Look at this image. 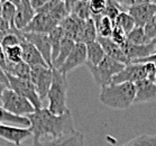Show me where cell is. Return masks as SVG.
<instances>
[{
    "mask_svg": "<svg viewBox=\"0 0 156 146\" xmlns=\"http://www.w3.org/2000/svg\"><path fill=\"white\" fill-rule=\"evenodd\" d=\"M26 117L30 123L29 129L32 130L33 142L41 141L42 137L57 138L75 130L70 110L62 115H54L47 108H42Z\"/></svg>",
    "mask_w": 156,
    "mask_h": 146,
    "instance_id": "cell-1",
    "label": "cell"
},
{
    "mask_svg": "<svg viewBox=\"0 0 156 146\" xmlns=\"http://www.w3.org/2000/svg\"><path fill=\"white\" fill-rule=\"evenodd\" d=\"M135 94L136 87L133 82L110 83L101 88L99 100L106 107L125 110L134 105Z\"/></svg>",
    "mask_w": 156,
    "mask_h": 146,
    "instance_id": "cell-2",
    "label": "cell"
},
{
    "mask_svg": "<svg viewBox=\"0 0 156 146\" xmlns=\"http://www.w3.org/2000/svg\"><path fill=\"white\" fill-rule=\"evenodd\" d=\"M69 90V81L66 74L53 69V80L46 94L48 99L47 109L54 115H62L69 110L66 106V96Z\"/></svg>",
    "mask_w": 156,
    "mask_h": 146,
    "instance_id": "cell-3",
    "label": "cell"
},
{
    "mask_svg": "<svg viewBox=\"0 0 156 146\" xmlns=\"http://www.w3.org/2000/svg\"><path fill=\"white\" fill-rule=\"evenodd\" d=\"M156 70V65L151 62L143 63H129L125 65V68L119 73L112 78L111 83H121V82H136L149 79L154 81V73Z\"/></svg>",
    "mask_w": 156,
    "mask_h": 146,
    "instance_id": "cell-4",
    "label": "cell"
},
{
    "mask_svg": "<svg viewBox=\"0 0 156 146\" xmlns=\"http://www.w3.org/2000/svg\"><path fill=\"white\" fill-rule=\"evenodd\" d=\"M90 70L93 80L97 84L102 88L111 83L112 78L125 68L124 63L105 56L97 65H87Z\"/></svg>",
    "mask_w": 156,
    "mask_h": 146,
    "instance_id": "cell-5",
    "label": "cell"
},
{
    "mask_svg": "<svg viewBox=\"0 0 156 146\" xmlns=\"http://www.w3.org/2000/svg\"><path fill=\"white\" fill-rule=\"evenodd\" d=\"M0 101L2 102V107L9 112L17 116H27L35 111V108L28 100L15 92L10 88H6L2 92Z\"/></svg>",
    "mask_w": 156,
    "mask_h": 146,
    "instance_id": "cell-6",
    "label": "cell"
},
{
    "mask_svg": "<svg viewBox=\"0 0 156 146\" xmlns=\"http://www.w3.org/2000/svg\"><path fill=\"white\" fill-rule=\"evenodd\" d=\"M6 74H7L8 79V88H10L11 90H14L15 92H17L21 97L26 98L34 106L35 110L42 109V99L39 98L38 93H37L35 87H34L30 80L16 78V77L9 74V73H6Z\"/></svg>",
    "mask_w": 156,
    "mask_h": 146,
    "instance_id": "cell-7",
    "label": "cell"
},
{
    "mask_svg": "<svg viewBox=\"0 0 156 146\" xmlns=\"http://www.w3.org/2000/svg\"><path fill=\"white\" fill-rule=\"evenodd\" d=\"M53 80V68L48 65H30V81L41 99H45Z\"/></svg>",
    "mask_w": 156,
    "mask_h": 146,
    "instance_id": "cell-8",
    "label": "cell"
},
{
    "mask_svg": "<svg viewBox=\"0 0 156 146\" xmlns=\"http://www.w3.org/2000/svg\"><path fill=\"white\" fill-rule=\"evenodd\" d=\"M21 35L29 43H32L34 46L42 54L43 59L45 60L46 64L52 68V46H51L48 34L45 33H33V32H21Z\"/></svg>",
    "mask_w": 156,
    "mask_h": 146,
    "instance_id": "cell-9",
    "label": "cell"
},
{
    "mask_svg": "<svg viewBox=\"0 0 156 146\" xmlns=\"http://www.w3.org/2000/svg\"><path fill=\"white\" fill-rule=\"evenodd\" d=\"M87 63V47L83 43H75L74 47L72 48L71 53L69 54L66 60L61 65L58 71L63 74H66L75 70L76 68H80Z\"/></svg>",
    "mask_w": 156,
    "mask_h": 146,
    "instance_id": "cell-10",
    "label": "cell"
},
{
    "mask_svg": "<svg viewBox=\"0 0 156 146\" xmlns=\"http://www.w3.org/2000/svg\"><path fill=\"white\" fill-rule=\"evenodd\" d=\"M120 47L121 50L124 51L129 63H133L135 61L145 59V57L155 53V41H152L147 44H142V45L129 43L126 41L122 45H120Z\"/></svg>",
    "mask_w": 156,
    "mask_h": 146,
    "instance_id": "cell-11",
    "label": "cell"
},
{
    "mask_svg": "<svg viewBox=\"0 0 156 146\" xmlns=\"http://www.w3.org/2000/svg\"><path fill=\"white\" fill-rule=\"evenodd\" d=\"M58 25V23L51 16L48 12H36L29 24L21 32H33V33H48Z\"/></svg>",
    "mask_w": 156,
    "mask_h": 146,
    "instance_id": "cell-12",
    "label": "cell"
},
{
    "mask_svg": "<svg viewBox=\"0 0 156 146\" xmlns=\"http://www.w3.org/2000/svg\"><path fill=\"white\" fill-rule=\"evenodd\" d=\"M84 145V136L78 130L63 135L57 138H51L48 141H37L33 142L32 146H83Z\"/></svg>",
    "mask_w": 156,
    "mask_h": 146,
    "instance_id": "cell-13",
    "label": "cell"
},
{
    "mask_svg": "<svg viewBox=\"0 0 156 146\" xmlns=\"http://www.w3.org/2000/svg\"><path fill=\"white\" fill-rule=\"evenodd\" d=\"M32 136V130L25 127H18L14 125L0 124V138L7 141L8 143L19 145L24 139Z\"/></svg>",
    "mask_w": 156,
    "mask_h": 146,
    "instance_id": "cell-14",
    "label": "cell"
},
{
    "mask_svg": "<svg viewBox=\"0 0 156 146\" xmlns=\"http://www.w3.org/2000/svg\"><path fill=\"white\" fill-rule=\"evenodd\" d=\"M35 15L36 11L30 5V0H20V4L16 6V14L14 17L15 28L23 30Z\"/></svg>",
    "mask_w": 156,
    "mask_h": 146,
    "instance_id": "cell-15",
    "label": "cell"
},
{
    "mask_svg": "<svg viewBox=\"0 0 156 146\" xmlns=\"http://www.w3.org/2000/svg\"><path fill=\"white\" fill-rule=\"evenodd\" d=\"M136 94L134 103L151 102L156 100V83L149 79L136 82Z\"/></svg>",
    "mask_w": 156,
    "mask_h": 146,
    "instance_id": "cell-16",
    "label": "cell"
},
{
    "mask_svg": "<svg viewBox=\"0 0 156 146\" xmlns=\"http://www.w3.org/2000/svg\"><path fill=\"white\" fill-rule=\"evenodd\" d=\"M128 12L134 18L137 26H144L149 19L156 14V5L139 4L135 5L128 9Z\"/></svg>",
    "mask_w": 156,
    "mask_h": 146,
    "instance_id": "cell-17",
    "label": "cell"
},
{
    "mask_svg": "<svg viewBox=\"0 0 156 146\" xmlns=\"http://www.w3.org/2000/svg\"><path fill=\"white\" fill-rule=\"evenodd\" d=\"M97 41L100 43V45L102 46L103 52H105V55L110 59H114V60L120 62V63H124L125 65L129 64V61L125 55L124 51L121 50L120 45H117L116 43H114L109 37H101V36H98Z\"/></svg>",
    "mask_w": 156,
    "mask_h": 146,
    "instance_id": "cell-18",
    "label": "cell"
},
{
    "mask_svg": "<svg viewBox=\"0 0 156 146\" xmlns=\"http://www.w3.org/2000/svg\"><path fill=\"white\" fill-rule=\"evenodd\" d=\"M19 37H20V46L23 48V61L28 65H47L45 60L43 59L42 54L39 53L38 50L32 43H29L27 39L23 37L20 30H19Z\"/></svg>",
    "mask_w": 156,
    "mask_h": 146,
    "instance_id": "cell-19",
    "label": "cell"
},
{
    "mask_svg": "<svg viewBox=\"0 0 156 146\" xmlns=\"http://www.w3.org/2000/svg\"><path fill=\"white\" fill-rule=\"evenodd\" d=\"M0 124L5 125H14L18 127H25L29 128L30 123L26 116H17L6 110L4 107H0Z\"/></svg>",
    "mask_w": 156,
    "mask_h": 146,
    "instance_id": "cell-20",
    "label": "cell"
},
{
    "mask_svg": "<svg viewBox=\"0 0 156 146\" xmlns=\"http://www.w3.org/2000/svg\"><path fill=\"white\" fill-rule=\"evenodd\" d=\"M85 47H87V63H85L87 65H97L106 56L102 46L98 41H93L85 44Z\"/></svg>",
    "mask_w": 156,
    "mask_h": 146,
    "instance_id": "cell-21",
    "label": "cell"
},
{
    "mask_svg": "<svg viewBox=\"0 0 156 146\" xmlns=\"http://www.w3.org/2000/svg\"><path fill=\"white\" fill-rule=\"evenodd\" d=\"M5 72L14 75L16 78L30 80V65H28L24 61H20L18 63H8L7 62Z\"/></svg>",
    "mask_w": 156,
    "mask_h": 146,
    "instance_id": "cell-22",
    "label": "cell"
},
{
    "mask_svg": "<svg viewBox=\"0 0 156 146\" xmlns=\"http://www.w3.org/2000/svg\"><path fill=\"white\" fill-rule=\"evenodd\" d=\"M74 45H75L74 41H72V39H70L64 36L63 39H62V43H61L58 55H57L56 59L53 61L52 68L58 70V69L61 68V65L64 63V61L66 60V57L69 56V54L71 53V51H72V48L74 47Z\"/></svg>",
    "mask_w": 156,
    "mask_h": 146,
    "instance_id": "cell-23",
    "label": "cell"
},
{
    "mask_svg": "<svg viewBox=\"0 0 156 146\" xmlns=\"http://www.w3.org/2000/svg\"><path fill=\"white\" fill-rule=\"evenodd\" d=\"M96 23V28L98 36L101 37H110L112 29H114V22L109 19L107 16L99 15V16H91Z\"/></svg>",
    "mask_w": 156,
    "mask_h": 146,
    "instance_id": "cell-24",
    "label": "cell"
},
{
    "mask_svg": "<svg viewBox=\"0 0 156 146\" xmlns=\"http://www.w3.org/2000/svg\"><path fill=\"white\" fill-rule=\"evenodd\" d=\"M97 38H98V33H97L96 28V23H94L92 17H90L88 19H85L84 26H83L81 36H80L78 43L88 44L90 42L97 41Z\"/></svg>",
    "mask_w": 156,
    "mask_h": 146,
    "instance_id": "cell-25",
    "label": "cell"
},
{
    "mask_svg": "<svg viewBox=\"0 0 156 146\" xmlns=\"http://www.w3.org/2000/svg\"><path fill=\"white\" fill-rule=\"evenodd\" d=\"M48 37H50L51 46H52V63L58 55V51H60L61 43L62 39L64 37L63 29L61 27V25L58 24L57 26H55L50 33H48Z\"/></svg>",
    "mask_w": 156,
    "mask_h": 146,
    "instance_id": "cell-26",
    "label": "cell"
},
{
    "mask_svg": "<svg viewBox=\"0 0 156 146\" xmlns=\"http://www.w3.org/2000/svg\"><path fill=\"white\" fill-rule=\"evenodd\" d=\"M114 26H117V27L122 29L126 34H128L135 27L136 24L134 18L131 17V15L128 11H120L117 18L114 20Z\"/></svg>",
    "mask_w": 156,
    "mask_h": 146,
    "instance_id": "cell-27",
    "label": "cell"
},
{
    "mask_svg": "<svg viewBox=\"0 0 156 146\" xmlns=\"http://www.w3.org/2000/svg\"><path fill=\"white\" fill-rule=\"evenodd\" d=\"M127 42L133 44H137V45H142V44H147L152 41H149L144 32V27L136 25L130 32L127 34Z\"/></svg>",
    "mask_w": 156,
    "mask_h": 146,
    "instance_id": "cell-28",
    "label": "cell"
},
{
    "mask_svg": "<svg viewBox=\"0 0 156 146\" xmlns=\"http://www.w3.org/2000/svg\"><path fill=\"white\" fill-rule=\"evenodd\" d=\"M70 15L75 16V17L80 18V19H88L91 17V12L89 9V1L88 0H79L74 4V6L72 7Z\"/></svg>",
    "mask_w": 156,
    "mask_h": 146,
    "instance_id": "cell-29",
    "label": "cell"
},
{
    "mask_svg": "<svg viewBox=\"0 0 156 146\" xmlns=\"http://www.w3.org/2000/svg\"><path fill=\"white\" fill-rule=\"evenodd\" d=\"M121 146H156V135L143 134L131 138Z\"/></svg>",
    "mask_w": 156,
    "mask_h": 146,
    "instance_id": "cell-30",
    "label": "cell"
},
{
    "mask_svg": "<svg viewBox=\"0 0 156 146\" xmlns=\"http://www.w3.org/2000/svg\"><path fill=\"white\" fill-rule=\"evenodd\" d=\"M16 14V6L9 1H5L1 4V18L7 23V25L10 28H15L14 26V17Z\"/></svg>",
    "mask_w": 156,
    "mask_h": 146,
    "instance_id": "cell-31",
    "label": "cell"
},
{
    "mask_svg": "<svg viewBox=\"0 0 156 146\" xmlns=\"http://www.w3.org/2000/svg\"><path fill=\"white\" fill-rule=\"evenodd\" d=\"M4 53L8 63H18V62L23 61V48H21L20 44L8 47L4 50Z\"/></svg>",
    "mask_w": 156,
    "mask_h": 146,
    "instance_id": "cell-32",
    "label": "cell"
},
{
    "mask_svg": "<svg viewBox=\"0 0 156 146\" xmlns=\"http://www.w3.org/2000/svg\"><path fill=\"white\" fill-rule=\"evenodd\" d=\"M119 12H120V9H119V7H118L117 4L115 2L114 0H107L106 8H105V10L102 12L103 16H107L109 19H111L114 22L115 19L117 18L118 15H119Z\"/></svg>",
    "mask_w": 156,
    "mask_h": 146,
    "instance_id": "cell-33",
    "label": "cell"
},
{
    "mask_svg": "<svg viewBox=\"0 0 156 146\" xmlns=\"http://www.w3.org/2000/svg\"><path fill=\"white\" fill-rule=\"evenodd\" d=\"M89 9L91 12V16H99L102 15L107 5V0H88Z\"/></svg>",
    "mask_w": 156,
    "mask_h": 146,
    "instance_id": "cell-34",
    "label": "cell"
},
{
    "mask_svg": "<svg viewBox=\"0 0 156 146\" xmlns=\"http://www.w3.org/2000/svg\"><path fill=\"white\" fill-rule=\"evenodd\" d=\"M143 27L147 38L149 41H156V14Z\"/></svg>",
    "mask_w": 156,
    "mask_h": 146,
    "instance_id": "cell-35",
    "label": "cell"
},
{
    "mask_svg": "<svg viewBox=\"0 0 156 146\" xmlns=\"http://www.w3.org/2000/svg\"><path fill=\"white\" fill-rule=\"evenodd\" d=\"M114 43H116L117 45H122V44L127 41V34L122 30L121 28L117 27V26H114V29H112V33L109 37Z\"/></svg>",
    "mask_w": 156,
    "mask_h": 146,
    "instance_id": "cell-36",
    "label": "cell"
},
{
    "mask_svg": "<svg viewBox=\"0 0 156 146\" xmlns=\"http://www.w3.org/2000/svg\"><path fill=\"white\" fill-rule=\"evenodd\" d=\"M48 1H50V0H30V5H32V7L35 9V11H37V10H39L44 5L47 4Z\"/></svg>",
    "mask_w": 156,
    "mask_h": 146,
    "instance_id": "cell-37",
    "label": "cell"
},
{
    "mask_svg": "<svg viewBox=\"0 0 156 146\" xmlns=\"http://www.w3.org/2000/svg\"><path fill=\"white\" fill-rule=\"evenodd\" d=\"M143 62H151V63H154L156 65V53L152 54V55H149V56L145 57V59H142V60L135 61L133 63H143Z\"/></svg>",
    "mask_w": 156,
    "mask_h": 146,
    "instance_id": "cell-38",
    "label": "cell"
},
{
    "mask_svg": "<svg viewBox=\"0 0 156 146\" xmlns=\"http://www.w3.org/2000/svg\"><path fill=\"white\" fill-rule=\"evenodd\" d=\"M0 83L5 84L6 87H8V79H7V74L5 70L2 69V66L0 65Z\"/></svg>",
    "mask_w": 156,
    "mask_h": 146,
    "instance_id": "cell-39",
    "label": "cell"
},
{
    "mask_svg": "<svg viewBox=\"0 0 156 146\" xmlns=\"http://www.w3.org/2000/svg\"><path fill=\"white\" fill-rule=\"evenodd\" d=\"M63 1H64V4H65V6H66V8H68L69 12H70L72 7L74 6V4L76 1H79V0H63Z\"/></svg>",
    "mask_w": 156,
    "mask_h": 146,
    "instance_id": "cell-40",
    "label": "cell"
},
{
    "mask_svg": "<svg viewBox=\"0 0 156 146\" xmlns=\"http://www.w3.org/2000/svg\"><path fill=\"white\" fill-rule=\"evenodd\" d=\"M139 4H153L156 5V0H135V5Z\"/></svg>",
    "mask_w": 156,
    "mask_h": 146,
    "instance_id": "cell-41",
    "label": "cell"
},
{
    "mask_svg": "<svg viewBox=\"0 0 156 146\" xmlns=\"http://www.w3.org/2000/svg\"><path fill=\"white\" fill-rule=\"evenodd\" d=\"M6 88H8V87H6L5 84H2V83H0V99H1V96H2V92H4V90L6 89Z\"/></svg>",
    "mask_w": 156,
    "mask_h": 146,
    "instance_id": "cell-42",
    "label": "cell"
},
{
    "mask_svg": "<svg viewBox=\"0 0 156 146\" xmlns=\"http://www.w3.org/2000/svg\"><path fill=\"white\" fill-rule=\"evenodd\" d=\"M7 1H9V2H11V4H14L15 6H18V5L20 4V0H7Z\"/></svg>",
    "mask_w": 156,
    "mask_h": 146,
    "instance_id": "cell-43",
    "label": "cell"
},
{
    "mask_svg": "<svg viewBox=\"0 0 156 146\" xmlns=\"http://www.w3.org/2000/svg\"><path fill=\"white\" fill-rule=\"evenodd\" d=\"M5 146H25V145H21V144H19V145H16V144H11V143H8V144H6Z\"/></svg>",
    "mask_w": 156,
    "mask_h": 146,
    "instance_id": "cell-44",
    "label": "cell"
},
{
    "mask_svg": "<svg viewBox=\"0 0 156 146\" xmlns=\"http://www.w3.org/2000/svg\"><path fill=\"white\" fill-rule=\"evenodd\" d=\"M154 82L156 83V70H155V73H154Z\"/></svg>",
    "mask_w": 156,
    "mask_h": 146,
    "instance_id": "cell-45",
    "label": "cell"
},
{
    "mask_svg": "<svg viewBox=\"0 0 156 146\" xmlns=\"http://www.w3.org/2000/svg\"><path fill=\"white\" fill-rule=\"evenodd\" d=\"M5 1H7V0H0V4H2V2H5Z\"/></svg>",
    "mask_w": 156,
    "mask_h": 146,
    "instance_id": "cell-46",
    "label": "cell"
},
{
    "mask_svg": "<svg viewBox=\"0 0 156 146\" xmlns=\"http://www.w3.org/2000/svg\"><path fill=\"white\" fill-rule=\"evenodd\" d=\"M0 15H1V4H0ZM1 17V16H0Z\"/></svg>",
    "mask_w": 156,
    "mask_h": 146,
    "instance_id": "cell-47",
    "label": "cell"
},
{
    "mask_svg": "<svg viewBox=\"0 0 156 146\" xmlns=\"http://www.w3.org/2000/svg\"><path fill=\"white\" fill-rule=\"evenodd\" d=\"M155 53H156V41H155Z\"/></svg>",
    "mask_w": 156,
    "mask_h": 146,
    "instance_id": "cell-48",
    "label": "cell"
}]
</instances>
